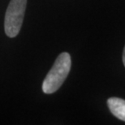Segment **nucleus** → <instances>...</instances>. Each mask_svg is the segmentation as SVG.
<instances>
[{"label": "nucleus", "instance_id": "20e7f679", "mask_svg": "<svg viewBox=\"0 0 125 125\" xmlns=\"http://www.w3.org/2000/svg\"><path fill=\"white\" fill-rule=\"evenodd\" d=\"M123 62H124V65L125 66V46H124V53H123Z\"/></svg>", "mask_w": 125, "mask_h": 125}, {"label": "nucleus", "instance_id": "f257e3e1", "mask_svg": "<svg viewBox=\"0 0 125 125\" xmlns=\"http://www.w3.org/2000/svg\"><path fill=\"white\" fill-rule=\"evenodd\" d=\"M71 66L70 54L67 52L59 54L42 84V90L45 94H53L60 88L68 76Z\"/></svg>", "mask_w": 125, "mask_h": 125}, {"label": "nucleus", "instance_id": "f03ea898", "mask_svg": "<svg viewBox=\"0 0 125 125\" xmlns=\"http://www.w3.org/2000/svg\"><path fill=\"white\" fill-rule=\"evenodd\" d=\"M27 0H11L4 21L5 33L9 37H16L21 31L26 10Z\"/></svg>", "mask_w": 125, "mask_h": 125}, {"label": "nucleus", "instance_id": "7ed1b4c3", "mask_svg": "<svg viewBox=\"0 0 125 125\" xmlns=\"http://www.w3.org/2000/svg\"><path fill=\"white\" fill-rule=\"evenodd\" d=\"M107 105L115 116L125 122V100L119 97H111L107 100Z\"/></svg>", "mask_w": 125, "mask_h": 125}]
</instances>
